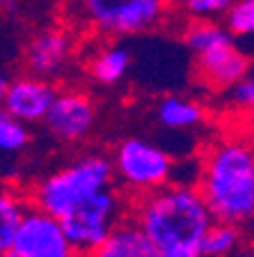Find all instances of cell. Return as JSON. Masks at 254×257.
<instances>
[{
	"label": "cell",
	"mask_w": 254,
	"mask_h": 257,
	"mask_svg": "<svg viewBox=\"0 0 254 257\" xmlns=\"http://www.w3.org/2000/svg\"><path fill=\"white\" fill-rule=\"evenodd\" d=\"M204 108L197 101L183 99V96H165L156 108V117L163 126L172 128V131H183V128H192L197 124L204 122Z\"/></svg>",
	"instance_id": "obj_13"
},
{
	"label": "cell",
	"mask_w": 254,
	"mask_h": 257,
	"mask_svg": "<svg viewBox=\"0 0 254 257\" xmlns=\"http://www.w3.org/2000/svg\"><path fill=\"white\" fill-rule=\"evenodd\" d=\"M131 67V53L124 46H110L103 48L101 53L92 60V76L103 85H115L124 78V74Z\"/></svg>",
	"instance_id": "obj_15"
},
{
	"label": "cell",
	"mask_w": 254,
	"mask_h": 257,
	"mask_svg": "<svg viewBox=\"0 0 254 257\" xmlns=\"http://www.w3.org/2000/svg\"><path fill=\"white\" fill-rule=\"evenodd\" d=\"M243 257H254V243L252 246H247V250L243 252Z\"/></svg>",
	"instance_id": "obj_22"
},
{
	"label": "cell",
	"mask_w": 254,
	"mask_h": 257,
	"mask_svg": "<svg viewBox=\"0 0 254 257\" xmlns=\"http://www.w3.org/2000/svg\"><path fill=\"white\" fill-rule=\"evenodd\" d=\"M112 166L117 179L138 198L163 188L172 177L169 154L163 147L142 138H128L117 145Z\"/></svg>",
	"instance_id": "obj_4"
},
{
	"label": "cell",
	"mask_w": 254,
	"mask_h": 257,
	"mask_svg": "<svg viewBox=\"0 0 254 257\" xmlns=\"http://www.w3.org/2000/svg\"><path fill=\"white\" fill-rule=\"evenodd\" d=\"M131 216L163 257H204V239L215 223L199 188L183 184L135 198Z\"/></svg>",
	"instance_id": "obj_1"
},
{
	"label": "cell",
	"mask_w": 254,
	"mask_h": 257,
	"mask_svg": "<svg viewBox=\"0 0 254 257\" xmlns=\"http://www.w3.org/2000/svg\"><path fill=\"white\" fill-rule=\"evenodd\" d=\"M3 96V110L10 112L12 117L21 119L26 124L44 122L53 106L58 90L53 83L44 80L42 76H19V78H3L0 85Z\"/></svg>",
	"instance_id": "obj_8"
},
{
	"label": "cell",
	"mask_w": 254,
	"mask_h": 257,
	"mask_svg": "<svg viewBox=\"0 0 254 257\" xmlns=\"http://www.w3.org/2000/svg\"><path fill=\"white\" fill-rule=\"evenodd\" d=\"M124 220V202L115 186L96 193L78 209H74L69 216L62 218V225L74 246L83 255H90L92 250L103 243L112 234L117 225Z\"/></svg>",
	"instance_id": "obj_5"
},
{
	"label": "cell",
	"mask_w": 254,
	"mask_h": 257,
	"mask_svg": "<svg viewBox=\"0 0 254 257\" xmlns=\"http://www.w3.org/2000/svg\"><path fill=\"white\" fill-rule=\"evenodd\" d=\"M115 166L106 156H83L51 172L35 186L30 202L60 220L85 204L96 193L115 186Z\"/></svg>",
	"instance_id": "obj_3"
},
{
	"label": "cell",
	"mask_w": 254,
	"mask_h": 257,
	"mask_svg": "<svg viewBox=\"0 0 254 257\" xmlns=\"http://www.w3.org/2000/svg\"><path fill=\"white\" fill-rule=\"evenodd\" d=\"M227 42H233L229 30L215 26V23H208V21L192 23V26L185 30V44H188V48H190L195 55L206 53V51L220 46V44H227Z\"/></svg>",
	"instance_id": "obj_17"
},
{
	"label": "cell",
	"mask_w": 254,
	"mask_h": 257,
	"mask_svg": "<svg viewBox=\"0 0 254 257\" xmlns=\"http://www.w3.org/2000/svg\"><path fill=\"white\" fill-rule=\"evenodd\" d=\"M227 28L233 35H254V0H236L229 7Z\"/></svg>",
	"instance_id": "obj_19"
},
{
	"label": "cell",
	"mask_w": 254,
	"mask_h": 257,
	"mask_svg": "<svg viewBox=\"0 0 254 257\" xmlns=\"http://www.w3.org/2000/svg\"><path fill=\"white\" fill-rule=\"evenodd\" d=\"M5 3H7V0H5Z\"/></svg>",
	"instance_id": "obj_24"
},
{
	"label": "cell",
	"mask_w": 254,
	"mask_h": 257,
	"mask_svg": "<svg viewBox=\"0 0 254 257\" xmlns=\"http://www.w3.org/2000/svg\"><path fill=\"white\" fill-rule=\"evenodd\" d=\"M165 0H83L94 28L108 35H138L163 19Z\"/></svg>",
	"instance_id": "obj_6"
},
{
	"label": "cell",
	"mask_w": 254,
	"mask_h": 257,
	"mask_svg": "<svg viewBox=\"0 0 254 257\" xmlns=\"http://www.w3.org/2000/svg\"><path fill=\"white\" fill-rule=\"evenodd\" d=\"M197 188L215 220L245 225L254 220V138L229 134L215 138L201 156Z\"/></svg>",
	"instance_id": "obj_2"
},
{
	"label": "cell",
	"mask_w": 254,
	"mask_h": 257,
	"mask_svg": "<svg viewBox=\"0 0 254 257\" xmlns=\"http://www.w3.org/2000/svg\"><path fill=\"white\" fill-rule=\"evenodd\" d=\"M247 58L233 46V42L220 44L206 53L197 55V71L211 87H233L247 76Z\"/></svg>",
	"instance_id": "obj_10"
},
{
	"label": "cell",
	"mask_w": 254,
	"mask_h": 257,
	"mask_svg": "<svg viewBox=\"0 0 254 257\" xmlns=\"http://www.w3.org/2000/svg\"><path fill=\"white\" fill-rule=\"evenodd\" d=\"M30 140L26 122L12 117L10 112L3 110L0 115V150L5 154H14V152H21L23 147Z\"/></svg>",
	"instance_id": "obj_18"
},
{
	"label": "cell",
	"mask_w": 254,
	"mask_h": 257,
	"mask_svg": "<svg viewBox=\"0 0 254 257\" xmlns=\"http://www.w3.org/2000/svg\"><path fill=\"white\" fill-rule=\"evenodd\" d=\"M240 225L215 220L204 239V257H227L240 243Z\"/></svg>",
	"instance_id": "obj_16"
},
{
	"label": "cell",
	"mask_w": 254,
	"mask_h": 257,
	"mask_svg": "<svg viewBox=\"0 0 254 257\" xmlns=\"http://www.w3.org/2000/svg\"><path fill=\"white\" fill-rule=\"evenodd\" d=\"M87 257H163L135 218H124L112 234Z\"/></svg>",
	"instance_id": "obj_12"
},
{
	"label": "cell",
	"mask_w": 254,
	"mask_h": 257,
	"mask_svg": "<svg viewBox=\"0 0 254 257\" xmlns=\"http://www.w3.org/2000/svg\"><path fill=\"white\" fill-rule=\"evenodd\" d=\"M3 257H21V255H19L16 250H5V252H3Z\"/></svg>",
	"instance_id": "obj_23"
},
{
	"label": "cell",
	"mask_w": 254,
	"mask_h": 257,
	"mask_svg": "<svg viewBox=\"0 0 254 257\" xmlns=\"http://www.w3.org/2000/svg\"><path fill=\"white\" fill-rule=\"evenodd\" d=\"M69 37L60 30H44L30 42L26 51V67L35 76H55L69 58Z\"/></svg>",
	"instance_id": "obj_11"
},
{
	"label": "cell",
	"mask_w": 254,
	"mask_h": 257,
	"mask_svg": "<svg viewBox=\"0 0 254 257\" xmlns=\"http://www.w3.org/2000/svg\"><path fill=\"white\" fill-rule=\"evenodd\" d=\"M96 122V108L87 94L76 90L58 92L53 106L48 110L46 124L48 134L60 143H80L90 136Z\"/></svg>",
	"instance_id": "obj_9"
},
{
	"label": "cell",
	"mask_w": 254,
	"mask_h": 257,
	"mask_svg": "<svg viewBox=\"0 0 254 257\" xmlns=\"http://www.w3.org/2000/svg\"><path fill=\"white\" fill-rule=\"evenodd\" d=\"M231 0H185V10L190 12L195 19H208V16L227 14Z\"/></svg>",
	"instance_id": "obj_20"
},
{
	"label": "cell",
	"mask_w": 254,
	"mask_h": 257,
	"mask_svg": "<svg viewBox=\"0 0 254 257\" xmlns=\"http://www.w3.org/2000/svg\"><path fill=\"white\" fill-rule=\"evenodd\" d=\"M10 250L21 257H83L58 216L32 204Z\"/></svg>",
	"instance_id": "obj_7"
},
{
	"label": "cell",
	"mask_w": 254,
	"mask_h": 257,
	"mask_svg": "<svg viewBox=\"0 0 254 257\" xmlns=\"http://www.w3.org/2000/svg\"><path fill=\"white\" fill-rule=\"evenodd\" d=\"M233 103L247 112H254V76H245L240 83L233 85Z\"/></svg>",
	"instance_id": "obj_21"
},
{
	"label": "cell",
	"mask_w": 254,
	"mask_h": 257,
	"mask_svg": "<svg viewBox=\"0 0 254 257\" xmlns=\"http://www.w3.org/2000/svg\"><path fill=\"white\" fill-rule=\"evenodd\" d=\"M30 207L32 202L23 200L10 186L3 191V195H0V248H3V252L12 248L16 232L21 227L23 218L28 216Z\"/></svg>",
	"instance_id": "obj_14"
}]
</instances>
